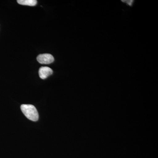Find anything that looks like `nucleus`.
<instances>
[{
    "mask_svg": "<svg viewBox=\"0 0 158 158\" xmlns=\"http://www.w3.org/2000/svg\"><path fill=\"white\" fill-rule=\"evenodd\" d=\"M37 60L40 64H49L54 62V58L51 54H40L37 57Z\"/></svg>",
    "mask_w": 158,
    "mask_h": 158,
    "instance_id": "2",
    "label": "nucleus"
},
{
    "mask_svg": "<svg viewBox=\"0 0 158 158\" xmlns=\"http://www.w3.org/2000/svg\"><path fill=\"white\" fill-rule=\"evenodd\" d=\"M21 110L26 117L31 121H37L38 120L39 114L37 109L33 105H21Z\"/></svg>",
    "mask_w": 158,
    "mask_h": 158,
    "instance_id": "1",
    "label": "nucleus"
},
{
    "mask_svg": "<svg viewBox=\"0 0 158 158\" xmlns=\"http://www.w3.org/2000/svg\"><path fill=\"white\" fill-rule=\"evenodd\" d=\"M17 2L23 6H34L37 4L36 0H18Z\"/></svg>",
    "mask_w": 158,
    "mask_h": 158,
    "instance_id": "4",
    "label": "nucleus"
},
{
    "mask_svg": "<svg viewBox=\"0 0 158 158\" xmlns=\"http://www.w3.org/2000/svg\"><path fill=\"white\" fill-rule=\"evenodd\" d=\"M53 70L52 69L47 66H42L39 69V75L40 77L42 79H46L48 77L52 74Z\"/></svg>",
    "mask_w": 158,
    "mask_h": 158,
    "instance_id": "3",
    "label": "nucleus"
},
{
    "mask_svg": "<svg viewBox=\"0 0 158 158\" xmlns=\"http://www.w3.org/2000/svg\"><path fill=\"white\" fill-rule=\"evenodd\" d=\"M125 2V1H124ZM125 2H127L128 4V5H129L130 6H131L132 4L133 1H126Z\"/></svg>",
    "mask_w": 158,
    "mask_h": 158,
    "instance_id": "5",
    "label": "nucleus"
}]
</instances>
